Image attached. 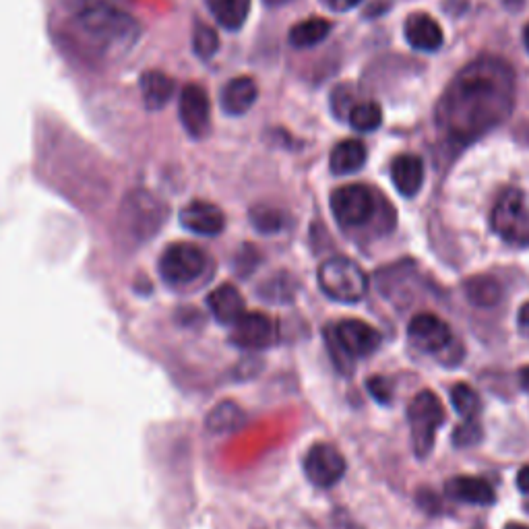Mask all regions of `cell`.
I'll return each instance as SVG.
<instances>
[{
    "label": "cell",
    "mask_w": 529,
    "mask_h": 529,
    "mask_svg": "<svg viewBox=\"0 0 529 529\" xmlns=\"http://www.w3.org/2000/svg\"><path fill=\"white\" fill-rule=\"evenodd\" d=\"M515 106L509 62L480 56L451 81L437 106V129L449 145H470L499 127Z\"/></svg>",
    "instance_id": "cell-1"
},
{
    "label": "cell",
    "mask_w": 529,
    "mask_h": 529,
    "mask_svg": "<svg viewBox=\"0 0 529 529\" xmlns=\"http://www.w3.org/2000/svg\"><path fill=\"white\" fill-rule=\"evenodd\" d=\"M77 31L98 54L118 56L129 52L139 40L137 21L120 5H104L73 15Z\"/></svg>",
    "instance_id": "cell-2"
},
{
    "label": "cell",
    "mask_w": 529,
    "mask_h": 529,
    "mask_svg": "<svg viewBox=\"0 0 529 529\" xmlns=\"http://www.w3.org/2000/svg\"><path fill=\"white\" fill-rule=\"evenodd\" d=\"M325 337L333 362L344 375H350L354 360L375 354L381 348L383 339L375 327L356 319L337 323L325 331Z\"/></svg>",
    "instance_id": "cell-3"
},
{
    "label": "cell",
    "mask_w": 529,
    "mask_h": 529,
    "mask_svg": "<svg viewBox=\"0 0 529 529\" xmlns=\"http://www.w3.org/2000/svg\"><path fill=\"white\" fill-rule=\"evenodd\" d=\"M319 288L335 302L356 304L368 294V277L364 269L346 257L327 259L317 273Z\"/></svg>",
    "instance_id": "cell-4"
},
{
    "label": "cell",
    "mask_w": 529,
    "mask_h": 529,
    "mask_svg": "<svg viewBox=\"0 0 529 529\" xmlns=\"http://www.w3.org/2000/svg\"><path fill=\"white\" fill-rule=\"evenodd\" d=\"M166 205L147 191H133L122 203L120 220L124 232L139 242H145L158 234L166 222Z\"/></svg>",
    "instance_id": "cell-5"
},
{
    "label": "cell",
    "mask_w": 529,
    "mask_h": 529,
    "mask_svg": "<svg viewBox=\"0 0 529 529\" xmlns=\"http://www.w3.org/2000/svg\"><path fill=\"white\" fill-rule=\"evenodd\" d=\"M408 420L412 428V445L414 453L424 459L434 447L437 430L445 422V410L441 399L432 391H422L414 397L408 408Z\"/></svg>",
    "instance_id": "cell-6"
},
{
    "label": "cell",
    "mask_w": 529,
    "mask_h": 529,
    "mask_svg": "<svg viewBox=\"0 0 529 529\" xmlns=\"http://www.w3.org/2000/svg\"><path fill=\"white\" fill-rule=\"evenodd\" d=\"M207 253L191 242L170 244L160 259V275L168 286L195 284L207 269Z\"/></svg>",
    "instance_id": "cell-7"
},
{
    "label": "cell",
    "mask_w": 529,
    "mask_h": 529,
    "mask_svg": "<svg viewBox=\"0 0 529 529\" xmlns=\"http://www.w3.org/2000/svg\"><path fill=\"white\" fill-rule=\"evenodd\" d=\"M492 230L509 244L529 246V207L519 189L501 193L492 209Z\"/></svg>",
    "instance_id": "cell-8"
},
{
    "label": "cell",
    "mask_w": 529,
    "mask_h": 529,
    "mask_svg": "<svg viewBox=\"0 0 529 529\" xmlns=\"http://www.w3.org/2000/svg\"><path fill=\"white\" fill-rule=\"evenodd\" d=\"M375 209V195L364 184L339 186L331 195L333 217L344 228H360L368 224L370 217L375 215Z\"/></svg>",
    "instance_id": "cell-9"
},
{
    "label": "cell",
    "mask_w": 529,
    "mask_h": 529,
    "mask_svg": "<svg viewBox=\"0 0 529 529\" xmlns=\"http://www.w3.org/2000/svg\"><path fill=\"white\" fill-rule=\"evenodd\" d=\"M304 474L319 488L335 486L346 474V459L333 445L317 443L304 457Z\"/></svg>",
    "instance_id": "cell-10"
},
{
    "label": "cell",
    "mask_w": 529,
    "mask_h": 529,
    "mask_svg": "<svg viewBox=\"0 0 529 529\" xmlns=\"http://www.w3.org/2000/svg\"><path fill=\"white\" fill-rule=\"evenodd\" d=\"M178 114L189 137L203 139L211 127V102L207 91L197 83L186 85L178 100Z\"/></svg>",
    "instance_id": "cell-11"
},
{
    "label": "cell",
    "mask_w": 529,
    "mask_h": 529,
    "mask_svg": "<svg viewBox=\"0 0 529 529\" xmlns=\"http://www.w3.org/2000/svg\"><path fill=\"white\" fill-rule=\"evenodd\" d=\"M275 337V321L263 313H244L230 331V341L240 350H265Z\"/></svg>",
    "instance_id": "cell-12"
},
{
    "label": "cell",
    "mask_w": 529,
    "mask_h": 529,
    "mask_svg": "<svg viewBox=\"0 0 529 529\" xmlns=\"http://www.w3.org/2000/svg\"><path fill=\"white\" fill-rule=\"evenodd\" d=\"M408 337L418 350L426 354H441L451 346V341H453V333L449 325L437 315H430V313H422L412 319L408 327Z\"/></svg>",
    "instance_id": "cell-13"
},
{
    "label": "cell",
    "mask_w": 529,
    "mask_h": 529,
    "mask_svg": "<svg viewBox=\"0 0 529 529\" xmlns=\"http://www.w3.org/2000/svg\"><path fill=\"white\" fill-rule=\"evenodd\" d=\"M178 217L182 228L197 236H217L226 228L224 211L207 201H193L189 205H184Z\"/></svg>",
    "instance_id": "cell-14"
},
{
    "label": "cell",
    "mask_w": 529,
    "mask_h": 529,
    "mask_svg": "<svg viewBox=\"0 0 529 529\" xmlns=\"http://www.w3.org/2000/svg\"><path fill=\"white\" fill-rule=\"evenodd\" d=\"M259 100V85L253 77H234L222 89V110L230 116H242Z\"/></svg>",
    "instance_id": "cell-15"
},
{
    "label": "cell",
    "mask_w": 529,
    "mask_h": 529,
    "mask_svg": "<svg viewBox=\"0 0 529 529\" xmlns=\"http://www.w3.org/2000/svg\"><path fill=\"white\" fill-rule=\"evenodd\" d=\"M207 306H209V313L213 315L217 323L230 325V327L246 313L244 298L232 284L217 286L207 296Z\"/></svg>",
    "instance_id": "cell-16"
},
{
    "label": "cell",
    "mask_w": 529,
    "mask_h": 529,
    "mask_svg": "<svg viewBox=\"0 0 529 529\" xmlns=\"http://www.w3.org/2000/svg\"><path fill=\"white\" fill-rule=\"evenodd\" d=\"M391 180L403 197H414L422 189L424 164L418 155L403 153L391 164Z\"/></svg>",
    "instance_id": "cell-17"
},
{
    "label": "cell",
    "mask_w": 529,
    "mask_h": 529,
    "mask_svg": "<svg viewBox=\"0 0 529 529\" xmlns=\"http://www.w3.org/2000/svg\"><path fill=\"white\" fill-rule=\"evenodd\" d=\"M406 40L420 52H437L443 46V29L430 15L418 13L406 21Z\"/></svg>",
    "instance_id": "cell-18"
},
{
    "label": "cell",
    "mask_w": 529,
    "mask_h": 529,
    "mask_svg": "<svg viewBox=\"0 0 529 529\" xmlns=\"http://www.w3.org/2000/svg\"><path fill=\"white\" fill-rule=\"evenodd\" d=\"M447 494L453 496L455 501H463L470 505H492L494 503V490L482 478L457 476L447 482Z\"/></svg>",
    "instance_id": "cell-19"
},
{
    "label": "cell",
    "mask_w": 529,
    "mask_h": 529,
    "mask_svg": "<svg viewBox=\"0 0 529 529\" xmlns=\"http://www.w3.org/2000/svg\"><path fill=\"white\" fill-rule=\"evenodd\" d=\"M141 91H143V102L149 110H162L170 104L176 83L172 77H168L162 71H147L141 77Z\"/></svg>",
    "instance_id": "cell-20"
},
{
    "label": "cell",
    "mask_w": 529,
    "mask_h": 529,
    "mask_svg": "<svg viewBox=\"0 0 529 529\" xmlns=\"http://www.w3.org/2000/svg\"><path fill=\"white\" fill-rule=\"evenodd\" d=\"M366 158H368V153H366L364 143H360L356 139H348V141H341L333 147L329 166H331L333 174L346 176V174L358 172L366 164Z\"/></svg>",
    "instance_id": "cell-21"
},
{
    "label": "cell",
    "mask_w": 529,
    "mask_h": 529,
    "mask_svg": "<svg viewBox=\"0 0 529 529\" xmlns=\"http://www.w3.org/2000/svg\"><path fill=\"white\" fill-rule=\"evenodd\" d=\"M253 0H207V9L224 29H240L251 15Z\"/></svg>",
    "instance_id": "cell-22"
},
{
    "label": "cell",
    "mask_w": 529,
    "mask_h": 529,
    "mask_svg": "<svg viewBox=\"0 0 529 529\" xmlns=\"http://www.w3.org/2000/svg\"><path fill=\"white\" fill-rule=\"evenodd\" d=\"M465 296L478 308H492L503 300V286L492 275H476L465 282Z\"/></svg>",
    "instance_id": "cell-23"
},
{
    "label": "cell",
    "mask_w": 529,
    "mask_h": 529,
    "mask_svg": "<svg viewBox=\"0 0 529 529\" xmlns=\"http://www.w3.org/2000/svg\"><path fill=\"white\" fill-rule=\"evenodd\" d=\"M331 31V23L327 19H321V17H310V19H304L300 23H296L292 29H290V44L294 48H313L317 44H321L323 40H327Z\"/></svg>",
    "instance_id": "cell-24"
},
{
    "label": "cell",
    "mask_w": 529,
    "mask_h": 529,
    "mask_svg": "<svg viewBox=\"0 0 529 529\" xmlns=\"http://www.w3.org/2000/svg\"><path fill=\"white\" fill-rule=\"evenodd\" d=\"M205 424L215 434L234 432L244 424V412L240 410V406H236L234 401H222L211 410Z\"/></svg>",
    "instance_id": "cell-25"
},
{
    "label": "cell",
    "mask_w": 529,
    "mask_h": 529,
    "mask_svg": "<svg viewBox=\"0 0 529 529\" xmlns=\"http://www.w3.org/2000/svg\"><path fill=\"white\" fill-rule=\"evenodd\" d=\"M348 120H350V127L354 131L372 133L383 124V110L377 102H360V104L352 106Z\"/></svg>",
    "instance_id": "cell-26"
},
{
    "label": "cell",
    "mask_w": 529,
    "mask_h": 529,
    "mask_svg": "<svg viewBox=\"0 0 529 529\" xmlns=\"http://www.w3.org/2000/svg\"><path fill=\"white\" fill-rule=\"evenodd\" d=\"M451 403L453 410L463 418V420H472L480 412V397L478 393L465 383H457L451 389Z\"/></svg>",
    "instance_id": "cell-27"
},
{
    "label": "cell",
    "mask_w": 529,
    "mask_h": 529,
    "mask_svg": "<svg viewBox=\"0 0 529 529\" xmlns=\"http://www.w3.org/2000/svg\"><path fill=\"white\" fill-rule=\"evenodd\" d=\"M251 224L263 234H275L286 226V217L273 207H255L251 211Z\"/></svg>",
    "instance_id": "cell-28"
},
{
    "label": "cell",
    "mask_w": 529,
    "mask_h": 529,
    "mask_svg": "<svg viewBox=\"0 0 529 529\" xmlns=\"http://www.w3.org/2000/svg\"><path fill=\"white\" fill-rule=\"evenodd\" d=\"M193 48L199 58L207 60L220 50V36H217L215 29H211L207 23H197L193 31Z\"/></svg>",
    "instance_id": "cell-29"
},
{
    "label": "cell",
    "mask_w": 529,
    "mask_h": 529,
    "mask_svg": "<svg viewBox=\"0 0 529 529\" xmlns=\"http://www.w3.org/2000/svg\"><path fill=\"white\" fill-rule=\"evenodd\" d=\"M482 437V430L476 424V420H465L459 428H455L453 432V445L455 447H474L476 443H480Z\"/></svg>",
    "instance_id": "cell-30"
},
{
    "label": "cell",
    "mask_w": 529,
    "mask_h": 529,
    "mask_svg": "<svg viewBox=\"0 0 529 529\" xmlns=\"http://www.w3.org/2000/svg\"><path fill=\"white\" fill-rule=\"evenodd\" d=\"M366 389L372 395V399L383 403V406H389L393 401V383L387 377H370L366 381Z\"/></svg>",
    "instance_id": "cell-31"
},
{
    "label": "cell",
    "mask_w": 529,
    "mask_h": 529,
    "mask_svg": "<svg viewBox=\"0 0 529 529\" xmlns=\"http://www.w3.org/2000/svg\"><path fill=\"white\" fill-rule=\"evenodd\" d=\"M104 5H120V0H65V7L71 15H77L89 9H98Z\"/></svg>",
    "instance_id": "cell-32"
},
{
    "label": "cell",
    "mask_w": 529,
    "mask_h": 529,
    "mask_svg": "<svg viewBox=\"0 0 529 529\" xmlns=\"http://www.w3.org/2000/svg\"><path fill=\"white\" fill-rule=\"evenodd\" d=\"M321 3L327 9L335 11V13H344V11H350V9L358 7L362 3V0H321Z\"/></svg>",
    "instance_id": "cell-33"
},
{
    "label": "cell",
    "mask_w": 529,
    "mask_h": 529,
    "mask_svg": "<svg viewBox=\"0 0 529 529\" xmlns=\"http://www.w3.org/2000/svg\"><path fill=\"white\" fill-rule=\"evenodd\" d=\"M517 321H519V329H521V333L529 337V302L521 306V310H519V317H517Z\"/></svg>",
    "instance_id": "cell-34"
},
{
    "label": "cell",
    "mask_w": 529,
    "mask_h": 529,
    "mask_svg": "<svg viewBox=\"0 0 529 529\" xmlns=\"http://www.w3.org/2000/svg\"><path fill=\"white\" fill-rule=\"evenodd\" d=\"M517 488L523 494H529V465H525V468L519 470V474H517Z\"/></svg>",
    "instance_id": "cell-35"
},
{
    "label": "cell",
    "mask_w": 529,
    "mask_h": 529,
    "mask_svg": "<svg viewBox=\"0 0 529 529\" xmlns=\"http://www.w3.org/2000/svg\"><path fill=\"white\" fill-rule=\"evenodd\" d=\"M519 381H521V387H523L525 391H529V366H525V368L521 370Z\"/></svg>",
    "instance_id": "cell-36"
},
{
    "label": "cell",
    "mask_w": 529,
    "mask_h": 529,
    "mask_svg": "<svg viewBox=\"0 0 529 529\" xmlns=\"http://www.w3.org/2000/svg\"><path fill=\"white\" fill-rule=\"evenodd\" d=\"M265 3H267L269 7H282V5L292 3V0H265Z\"/></svg>",
    "instance_id": "cell-37"
},
{
    "label": "cell",
    "mask_w": 529,
    "mask_h": 529,
    "mask_svg": "<svg viewBox=\"0 0 529 529\" xmlns=\"http://www.w3.org/2000/svg\"><path fill=\"white\" fill-rule=\"evenodd\" d=\"M523 42H525V48H527V52H529V23H527L525 29H523Z\"/></svg>",
    "instance_id": "cell-38"
},
{
    "label": "cell",
    "mask_w": 529,
    "mask_h": 529,
    "mask_svg": "<svg viewBox=\"0 0 529 529\" xmlns=\"http://www.w3.org/2000/svg\"><path fill=\"white\" fill-rule=\"evenodd\" d=\"M505 529H529V527H525V525H519V523H511V525H507Z\"/></svg>",
    "instance_id": "cell-39"
}]
</instances>
